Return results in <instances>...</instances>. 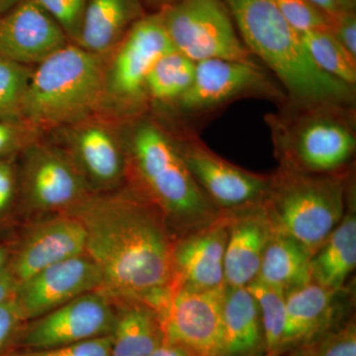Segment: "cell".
I'll list each match as a JSON object with an SVG mask.
<instances>
[{"label": "cell", "mask_w": 356, "mask_h": 356, "mask_svg": "<svg viewBox=\"0 0 356 356\" xmlns=\"http://www.w3.org/2000/svg\"><path fill=\"white\" fill-rule=\"evenodd\" d=\"M102 286V271L84 254L47 267L23 281L14 299L26 322Z\"/></svg>", "instance_id": "9a60e30c"}, {"label": "cell", "mask_w": 356, "mask_h": 356, "mask_svg": "<svg viewBox=\"0 0 356 356\" xmlns=\"http://www.w3.org/2000/svg\"><path fill=\"white\" fill-rule=\"evenodd\" d=\"M24 323L15 299H9L0 304V356L10 346L11 339L18 327Z\"/></svg>", "instance_id": "e575fe53"}, {"label": "cell", "mask_w": 356, "mask_h": 356, "mask_svg": "<svg viewBox=\"0 0 356 356\" xmlns=\"http://www.w3.org/2000/svg\"><path fill=\"white\" fill-rule=\"evenodd\" d=\"M254 356H281V355H270V353H262V355H254Z\"/></svg>", "instance_id": "ee69618b"}, {"label": "cell", "mask_w": 356, "mask_h": 356, "mask_svg": "<svg viewBox=\"0 0 356 356\" xmlns=\"http://www.w3.org/2000/svg\"><path fill=\"white\" fill-rule=\"evenodd\" d=\"M356 266L355 184L348 193L343 219L311 257L312 280L327 289H344Z\"/></svg>", "instance_id": "7402d4cb"}, {"label": "cell", "mask_w": 356, "mask_h": 356, "mask_svg": "<svg viewBox=\"0 0 356 356\" xmlns=\"http://www.w3.org/2000/svg\"><path fill=\"white\" fill-rule=\"evenodd\" d=\"M355 121V107L341 104L285 103L266 116L280 165L321 175L351 170Z\"/></svg>", "instance_id": "5b68a950"}, {"label": "cell", "mask_w": 356, "mask_h": 356, "mask_svg": "<svg viewBox=\"0 0 356 356\" xmlns=\"http://www.w3.org/2000/svg\"><path fill=\"white\" fill-rule=\"evenodd\" d=\"M287 353L290 356H356L355 318L341 321Z\"/></svg>", "instance_id": "f1b7e54d"}, {"label": "cell", "mask_w": 356, "mask_h": 356, "mask_svg": "<svg viewBox=\"0 0 356 356\" xmlns=\"http://www.w3.org/2000/svg\"><path fill=\"white\" fill-rule=\"evenodd\" d=\"M307 1L327 14L329 17H334L348 11H355L356 0H307Z\"/></svg>", "instance_id": "74e56055"}, {"label": "cell", "mask_w": 356, "mask_h": 356, "mask_svg": "<svg viewBox=\"0 0 356 356\" xmlns=\"http://www.w3.org/2000/svg\"><path fill=\"white\" fill-rule=\"evenodd\" d=\"M344 291L327 289L312 281L288 292L281 355L343 321L339 301Z\"/></svg>", "instance_id": "ffe728a7"}, {"label": "cell", "mask_w": 356, "mask_h": 356, "mask_svg": "<svg viewBox=\"0 0 356 356\" xmlns=\"http://www.w3.org/2000/svg\"><path fill=\"white\" fill-rule=\"evenodd\" d=\"M146 15L142 0H88L77 46L106 56Z\"/></svg>", "instance_id": "44dd1931"}, {"label": "cell", "mask_w": 356, "mask_h": 356, "mask_svg": "<svg viewBox=\"0 0 356 356\" xmlns=\"http://www.w3.org/2000/svg\"><path fill=\"white\" fill-rule=\"evenodd\" d=\"M33 69L0 57V118L20 119L21 105Z\"/></svg>", "instance_id": "f546056e"}, {"label": "cell", "mask_w": 356, "mask_h": 356, "mask_svg": "<svg viewBox=\"0 0 356 356\" xmlns=\"http://www.w3.org/2000/svg\"><path fill=\"white\" fill-rule=\"evenodd\" d=\"M147 356H192L188 351L177 344L163 343Z\"/></svg>", "instance_id": "ab89813d"}, {"label": "cell", "mask_w": 356, "mask_h": 356, "mask_svg": "<svg viewBox=\"0 0 356 356\" xmlns=\"http://www.w3.org/2000/svg\"><path fill=\"white\" fill-rule=\"evenodd\" d=\"M172 133L178 152L192 177L220 211L264 203L270 175L243 170L214 153L192 129Z\"/></svg>", "instance_id": "8fae6325"}, {"label": "cell", "mask_w": 356, "mask_h": 356, "mask_svg": "<svg viewBox=\"0 0 356 356\" xmlns=\"http://www.w3.org/2000/svg\"><path fill=\"white\" fill-rule=\"evenodd\" d=\"M238 35L257 62L270 70L288 104L355 105V86L327 76L309 57L300 34L273 0H222Z\"/></svg>", "instance_id": "7a4b0ae2"}, {"label": "cell", "mask_w": 356, "mask_h": 356, "mask_svg": "<svg viewBox=\"0 0 356 356\" xmlns=\"http://www.w3.org/2000/svg\"><path fill=\"white\" fill-rule=\"evenodd\" d=\"M6 250L0 248V269L3 266L4 262H6Z\"/></svg>", "instance_id": "7bdbcfd3"}, {"label": "cell", "mask_w": 356, "mask_h": 356, "mask_svg": "<svg viewBox=\"0 0 356 356\" xmlns=\"http://www.w3.org/2000/svg\"><path fill=\"white\" fill-rule=\"evenodd\" d=\"M124 139L132 187L161 210L175 238L221 214L192 177L163 124L142 115L124 124Z\"/></svg>", "instance_id": "3957f363"}, {"label": "cell", "mask_w": 356, "mask_h": 356, "mask_svg": "<svg viewBox=\"0 0 356 356\" xmlns=\"http://www.w3.org/2000/svg\"><path fill=\"white\" fill-rule=\"evenodd\" d=\"M67 213L83 222L102 289L115 301L139 300L161 313L173 290L175 240L161 210L131 186L92 192Z\"/></svg>", "instance_id": "6da1fadb"}, {"label": "cell", "mask_w": 356, "mask_h": 356, "mask_svg": "<svg viewBox=\"0 0 356 356\" xmlns=\"http://www.w3.org/2000/svg\"><path fill=\"white\" fill-rule=\"evenodd\" d=\"M173 50L161 13L140 18L107 55L99 114L127 123L146 113L147 76L159 58Z\"/></svg>", "instance_id": "52a82bcc"}, {"label": "cell", "mask_w": 356, "mask_h": 356, "mask_svg": "<svg viewBox=\"0 0 356 356\" xmlns=\"http://www.w3.org/2000/svg\"><path fill=\"white\" fill-rule=\"evenodd\" d=\"M18 285L19 283L11 270L0 271V304L14 298Z\"/></svg>", "instance_id": "f35d334b"}, {"label": "cell", "mask_w": 356, "mask_h": 356, "mask_svg": "<svg viewBox=\"0 0 356 356\" xmlns=\"http://www.w3.org/2000/svg\"><path fill=\"white\" fill-rule=\"evenodd\" d=\"M229 213V232L224 259L225 283L247 287L257 280L273 227L262 203Z\"/></svg>", "instance_id": "d6986e66"}, {"label": "cell", "mask_w": 356, "mask_h": 356, "mask_svg": "<svg viewBox=\"0 0 356 356\" xmlns=\"http://www.w3.org/2000/svg\"><path fill=\"white\" fill-rule=\"evenodd\" d=\"M70 41L34 0H20L0 15V57L36 67Z\"/></svg>", "instance_id": "e0dca14e"}, {"label": "cell", "mask_w": 356, "mask_h": 356, "mask_svg": "<svg viewBox=\"0 0 356 356\" xmlns=\"http://www.w3.org/2000/svg\"><path fill=\"white\" fill-rule=\"evenodd\" d=\"M177 0H142L143 4H146V6L151 7V8L154 9V13H158V11L163 10L165 7L172 6V4L175 3Z\"/></svg>", "instance_id": "60d3db41"}, {"label": "cell", "mask_w": 356, "mask_h": 356, "mask_svg": "<svg viewBox=\"0 0 356 356\" xmlns=\"http://www.w3.org/2000/svg\"><path fill=\"white\" fill-rule=\"evenodd\" d=\"M353 184L351 170L321 175L280 165L262 205L274 231L313 255L343 219Z\"/></svg>", "instance_id": "8992f818"}, {"label": "cell", "mask_w": 356, "mask_h": 356, "mask_svg": "<svg viewBox=\"0 0 356 356\" xmlns=\"http://www.w3.org/2000/svg\"><path fill=\"white\" fill-rule=\"evenodd\" d=\"M43 131L21 119L0 118V161L11 159L41 139Z\"/></svg>", "instance_id": "d6a6232c"}, {"label": "cell", "mask_w": 356, "mask_h": 356, "mask_svg": "<svg viewBox=\"0 0 356 356\" xmlns=\"http://www.w3.org/2000/svg\"><path fill=\"white\" fill-rule=\"evenodd\" d=\"M159 13L175 50L193 62L221 58L259 64L222 0H177Z\"/></svg>", "instance_id": "ba28073f"}, {"label": "cell", "mask_w": 356, "mask_h": 356, "mask_svg": "<svg viewBox=\"0 0 356 356\" xmlns=\"http://www.w3.org/2000/svg\"><path fill=\"white\" fill-rule=\"evenodd\" d=\"M86 232L83 222L70 213L35 225L14 259L11 273L18 283L65 259L86 254Z\"/></svg>", "instance_id": "ac0fdd59"}, {"label": "cell", "mask_w": 356, "mask_h": 356, "mask_svg": "<svg viewBox=\"0 0 356 356\" xmlns=\"http://www.w3.org/2000/svg\"><path fill=\"white\" fill-rule=\"evenodd\" d=\"M106 58L70 43L37 65L21 105V120L44 132L99 114Z\"/></svg>", "instance_id": "277c9868"}, {"label": "cell", "mask_w": 356, "mask_h": 356, "mask_svg": "<svg viewBox=\"0 0 356 356\" xmlns=\"http://www.w3.org/2000/svg\"><path fill=\"white\" fill-rule=\"evenodd\" d=\"M11 159L0 161V212L10 205L15 194L16 175Z\"/></svg>", "instance_id": "8d00e7d4"}, {"label": "cell", "mask_w": 356, "mask_h": 356, "mask_svg": "<svg viewBox=\"0 0 356 356\" xmlns=\"http://www.w3.org/2000/svg\"><path fill=\"white\" fill-rule=\"evenodd\" d=\"M247 287L254 295L261 314L264 353L281 355L286 322V295L259 280L252 281Z\"/></svg>", "instance_id": "83f0119b"}, {"label": "cell", "mask_w": 356, "mask_h": 356, "mask_svg": "<svg viewBox=\"0 0 356 356\" xmlns=\"http://www.w3.org/2000/svg\"><path fill=\"white\" fill-rule=\"evenodd\" d=\"M115 320L113 299L97 289L27 321L18 327L10 346L13 350H44L111 336Z\"/></svg>", "instance_id": "30bf717a"}, {"label": "cell", "mask_w": 356, "mask_h": 356, "mask_svg": "<svg viewBox=\"0 0 356 356\" xmlns=\"http://www.w3.org/2000/svg\"><path fill=\"white\" fill-rule=\"evenodd\" d=\"M20 0H0V15L6 13L11 7L15 6Z\"/></svg>", "instance_id": "b9f144b4"}, {"label": "cell", "mask_w": 356, "mask_h": 356, "mask_svg": "<svg viewBox=\"0 0 356 356\" xmlns=\"http://www.w3.org/2000/svg\"><path fill=\"white\" fill-rule=\"evenodd\" d=\"M65 149L88 178L93 191H111L127 175L124 123L95 114L58 129Z\"/></svg>", "instance_id": "5bb4252c"}, {"label": "cell", "mask_w": 356, "mask_h": 356, "mask_svg": "<svg viewBox=\"0 0 356 356\" xmlns=\"http://www.w3.org/2000/svg\"><path fill=\"white\" fill-rule=\"evenodd\" d=\"M113 301L112 356H147L165 343L161 318L153 307L139 300Z\"/></svg>", "instance_id": "cb8c5ba5"}, {"label": "cell", "mask_w": 356, "mask_h": 356, "mask_svg": "<svg viewBox=\"0 0 356 356\" xmlns=\"http://www.w3.org/2000/svg\"><path fill=\"white\" fill-rule=\"evenodd\" d=\"M64 30L70 43L81 35L88 0H34Z\"/></svg>", "instance_id": "1f68e13d"}, {"label": "cell", "mask_w": 356, "mask_h": 356, "mask_svg": "<svg viewBox=\"0 0 356 356\" xmlns=\"http://www.w3.org/2000/svg\"><path fill=\"white\" fill-rule=\"evenodd\" d=\"M264 98L278 106L287 96L261 64L210 58L196 63L191 86L172 107L191 117L208 116L243 98Z\"/></svg>", "instance_id": "9c48e42d"}, {"label": "cell", "mask_w": 356, "mask_h": 356, "mask_svg": "<svg viewBox=\"0 0 356 356\" xmlns=\"http://www.w3.org/2000/svg\"><path fill=\"white\" fill-rule=\"evenodd\" d=\"M222 356L264 353L261 314L248 287L226 288L222 313Z\"/></svg>", "instance_id": "603a6c76"}, {"label": "cell", "mask_w": 356, "mask_h": 356, "mask_svg": "<svg viewBox=\"0 0 356 356\" xmlns=\"http://www.w3.org/2000/svg\"><path fill=\"white\" fill-rule=\"evenodd\" d=\"M283 17L299 34L331 28V17L307 0H273Z\"/></svg>", "instance_id": "4dcf8cb0"}, {"label": "cell", "mask_w": 356, "mask_h": 356, "mask_svg": "<svg viewBox=\"0 0 356 356\" xmlns=\"http://www.w3.org/2000/svg\"><path fill=\"white\" fill-rule=\"evenodd\" d=\"M196 63L177 50L159 58L147 79L149 104L172 106L186 92L195 74Z\"/></svg>", "instance_id": "484cf974"}, {"label": "cell", "mask_w": 356, "mask_h": 356, "mask_svg": "<svg viewBox=\"0 0 356 356\" xmlns=\"http://www.w3.org/2000/svg\"><path fill=\"white\" fill-rule=\"evenodd\" d=\"M331 31L339 44L356 58V15L348 11L331 17Z\"/></svg>", "instance_id": "d590c367"}, {"label": "cell", "mask_w": 356, "mask_h": 356, "mask_svg": "<svg viewBox=\"0 0 356 356\" xmlns=\"http://www.w3.org/2000/svg\"><path fill=\"white\" fill-rule=\"evenodd\" d=\"M22 154L21 184L32 209L67 212L95 192L64 147L38 140Z\"/></svg>", "instance_id": "7c38bea8"}, {"label": "cell", "mask_w": 356, "mask_h": 356, "mask_svg": "<svg viewBox=\"0 0 356 356\" xmlns=\"http://www.w3.org/2000/svg\"><path fill=\"white\" fill-rule=\"evenodd\" d=\"M226 288H175L159 313L165 343L181 346L192 356H222Z\"/></svg>", "instance_id": "4fadbf2b"}, {"label": "cell", "mask_w": 356, "mask_h": 356, "mask_svg": "<svg viewBox=\"0 0 356 356\" xmlns=\"http://www.w3.org/2000/svg\"><path fill=\"white\" fill-rule=\"evenodd\" d=\"M229 232V213L222 211L209 224L177 236L173 243V289H213L226 286L225 250Z\"/></svg>", "instance_id": "2e32d148"}, {"label": "cell", "mask_w": 356, "mask_h": 356, "mask_svg": "<svg viewBox=\"0 0 356 356\" xmlns=\"http://www.w3.org/2000/svg\"><path fill=\"white\" fill-rule=\"evenodd\" d=\"M111 346V336H104L58 348L13 350L3 356H112Z\"/></svg>", "instance_id": "836d02e7"}, {"label": "cell", "mask_w": 356, "mask_h": 356, "mask_svg": "<svg viewBox=\"0 0 356 356\" xmlns=\"http://www.w3.org/2000/svg\"><path fill=\"white\" fill-rule=\"evenodd\" d=\"M311 257L302 243L273 229L257 280L286 295L313 281Z\"/></svg>", "instance_id": "d4e9b609"}, {"label": "cell", "mask_w": 356, "mask_h": 356, "mask_svg": "<svg viewBox=\"0 0 356 356\" xmlns=\"http://www.w3.org/2000/svg\"><path fill=\"white\" fill-rule=\"evenodd\" d=\"M300 39L318 69L341 83L355 86L356 58L339 44L331 28L302 33Z\"/></svg>", "instance_id": "4316f807"}]
</instances>
